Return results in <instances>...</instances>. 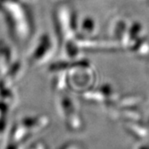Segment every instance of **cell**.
<instances>
[{"mask_svg": "<svg viewBox=\"0 0 149 149\" xmlns=\"http://www.w3.org/2000/svg\"><path fill=\"white\" fill-rule=\"evenodd\" d=\"M94 22L91 20V18H86L85 21L83 22L82 24V29L84 32H92L94 31Z\"/></svg>", "mask_w": 149, "mask_h": 149, "instance_id": "1", "label": "cell"}]
</instances>
